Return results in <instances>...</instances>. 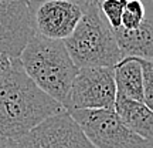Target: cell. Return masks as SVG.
I'll use <instances>...</instances> for the list:
<instances>
[{
    "instance_id": "1",
    "label": "cell",
    "mask_w": 153,
    "mask_h": 148,
    "mask_svg": "<svg viewBox=\"0 0 153 148\" xmlns=\"http://www.w3.org/2000/svg\"><path fill=\"white\" fill-rule=\"evenodd\" d=\"M65 108L45 94L14 59L10 76L0 84V140H20L30 130Z\"/></svg>"
},
{
    "instance_id": "2",
    "label": "cell",
    "mask_w": 153,
    "mask_h": 148,
    "mask_svg": "<svg viewBox=\"0 0 153 148\" xmlns=\"http://www.w3.org/2000/svg\"><path fill=\"white\" fill-rule=\"evenodd\" d=\"M24 71L37 87L71 110V90L78 73L62 40L34 36L19 57Z\"/></svg>"
},
{
    "instance_id": "3",
    "label": "cell",
    "mask_w": 153,
    "mask_h": 148,
    "mask_svg": "<svg viewBox=\"0 0 153 148\" xmlns=\"http://www.w3.org/2000/svg\"><path fill=\"white\" fill-rule=\"evenodd\" d=\"M64 44L78 68L115 67L123 59L114 32L101 13L98 0H87L81 20Z\"/></svg>"
},
{
    "instance_id": "4",
    "label": "cell",
    "mask_w": 153,
    "mask_h": 148,
    "mask_svg": "<svg viewBox=\"0 0 153 148\" xmlns=\"http://www.w3.org/2000/svg\"><path fill=\"white\" fill-rule=\"evenodd\" d=\"M70 114L95 148H153L132 132L112 108H74Z\"/></svg>"
},
{
    "instance_id": "5",
    "label": "cell",
    "mask_w": 153,
    "mask_h": 148,
    "mask_svg": "<svg viewBox=\"0 0 153 148\" xmlns=\"http://www.w3.org/2000/svg\"><path fill=\"white\" fill-rule=\"evenodd\" d=\"M34 32L51 40H65L81 20L87 0H27Z\"/></svg>"
},
{
    "instance_id": "6",
    "label": "cell",
    "mask_w": 153,
    "mask_h": 148,
    "mask_svg": "<svg viewBox=\"0 0 153 148\" xmlns=\"http://www.w3.org/2000/svg\"><path fill=\"white\" fill-rule=\"evenodd\" d=\"M17 144L19 148H95L67 110L41 121Z\"/></svg>"
},
{
    "instance_id": "7",
    "label": "cell",
    "mask_w": 153,
    "mask_h": 148,
    "mask_svg": "<svg viewBox=\"0 0 153 148\" xmlns=\"http://www.w3.org/2000/svg\"><path fill=\"white\" fill-rule=\"evenodd\" d=\"M116 101L114 67L78 68L71 90L74 108H112Z\"/></svg>"
},
{
    "instance_id": "8",
    "label": "cell",
    "mask_w": 153,
    "mask_h": 148,
    "mask_svg": "<svg viewBox=\"0 0 153 148\" xmlns=\"http://www.w3.org/2000/svg\"><path fill=\"white\" fill-rule=\"evenodd\" d=\"M34 36L27 0L0 2V54L19 59Z\"/></svg>"
},
{
    "instance_id": "9",
    "label": "cell",
    "mask_w": 153,
    "mask_h": 148,
    "mask_svg": "<svg viewBox=\"0 0 153 148\" xmlns=\"http://www.w3.org/2000/svg\"><path fill=\"white\" fill-rule=\"evenodd\" d=\"M115 110L132 132L153 145V111L145 103L116 95Z\"/></svg>"
},
{
    "instance_id": "10",
    "label": "cell",
    "mask_w": 153,
    "mask_h": 148,
    "mask_svg": "<svg viewBox=\"0 0 153 148\" xmlns=\"http://www.w3.org/2000/svg\"><path fill=\"white\" fill-rule=\"evenodd\" d=\"M116 95L143 103V64L140 57L126 56L114 67Z\"/></svg>"
},
{
    "instance_id": "11",
    "label": "cell",
    "mask_w": 153,
    "mask_h": 148,
    "mask_svg": "<svg viewBox=\"0 0 153 148\" xmlns=\"http://www.w3.org/2000/svg\"><path fill=\"white\" fill-rule=\"evenodd\" d=\"M98 5L109 27L112 30L119 27L126 6V0H98Z\"/></svg>"
},
{
    "instance_id": "12",
    "label": "cell",
    "mask_w": 153,
    "mask_h": 148,
    "mask_svg": "<svg viewBox=\"0 0 153 148\" xmlns=\"http://www.w3.org/2000/svg\"><path fill=\"white\" fill-rule=\"evenodd\" d=\"M143 103L153 111V60H143Z\"/></svg>"
},
{
    "instance_id": "13",
    "label": "cell",
    "mask_w": 153,
    "mask_h": 148,
    "mask_svg": "<svg viewBox=\"0 0 153 148\" xmlns=\"http://www.w3.org/2000/svg\"><path fill=\"white\" fill-rule=\"evenodd\" d=\"M13 64H14V59L6 54H0V84L10 76L11 70H13Z\"/></svg>"
},
{
    "instance_id": "14",
    "label": "cell",
    "mask_w": 153,
    "mask_h": 148,
    "mask_svg": "<svg viewBox=\"0 0 153 148\" xmlns=\"http://www.w3.org/2000/svg\"><path fill=\"white\" fill-rule=\"evenodd\" d=\"M0 148H19V144L17 140L6 138V140H0Z\"/></svg>"
},
{
    "instance_id": "15",
    "label": "cell",
    "mask_w": 153,
    "mask_h": 148,
    "mask_svg": "<svg viewBox=\"0 0 153 148\" xmlns=\"http://www.w3.org/2000/svg\"><path fill=\"white\" fill-rule=\"evenodd\" d=\"M0 2H11V0H0Z\"/></svg>"
}]
</instances>
